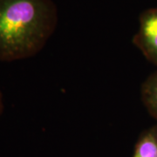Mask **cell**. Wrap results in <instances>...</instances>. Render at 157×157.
Wrapping results in <instances>:
<instances>
[{
    "label": "cell",
    "mask_w": 157,
    "mask_h": 157,
    "mask_svg": "<svg viewBox=\"0 0 157 157\" xmlns=\"http://www.w3.org/2000/svg\"><path fill=\"white\" fill-rule=\"evenodd\" d=\"M57 25L58 9L52 0H0V60L36 55Z\"/></svg>",
    "instance_id": "cell-1"
},
{
    "label": "cell",
    "mask_w": 157,
    "mask_h": 157,
    "mask_svg": "<svg viewBox=\"0 0 157 157\" xmlns=\"http://www.w3.org/2000/svg\"><path fill=\"white\" fill-rule=\"evenodd\" d=\"M133 43L148 61L157 67V7L140 14L139 29Z\"/></svg>",
    "instance_id": "cell-2"
},
{
    "label": "cell",
    "mask_w": 157,
    "mask_h": 157,
    "mask_svg": "<svg viewBox=\"0 0 157 157\" xmlns=\"http://www.w3.org/2000/svg\"><path fill=\"white\" fill-rule=\"evenodd\" d=\"M133 157H157V123L140 133Z\"/></svg>",
    "instance_id": "cell-3"
},
{
    "label": "cell",
    "mask_w": 157,
    "mask_h": 157,
    "mask_svg": "<svg viewBox=\"0 0 157 157\" xmlns=\"http://www.w3.org/2000/svg\"><path fill=\"white\" fill-rule=\"evenodd\" d=\"M141 101L157 121V72L150 74L140 87Z\"/></svg>",
    "instance_id": "cell-4"
},
{
    "label": "cell",
    "mask_w": 157,
    "mask_h": 157,
    "mask_svg": "<svg viewBox=\"0 0 157 157\" xmlns=\"http://www.w3.org/2000/svg\"><path fill=\"white\" fill-rule=\"evenodd\" d=\"M4 111V101H3V94H2V92L0 90V115L3 113Z\"/></svg>",
    "instance_id": "cell-5"
}]
</instances>
